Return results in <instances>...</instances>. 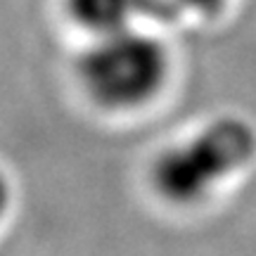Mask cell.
<instances>
[{"instance_id": "3957f363", "label": "cell", "mask_w": 256, "mask_h": 256, "mask_svg": "<svg viewBox=\"0 0 256 256\" xmlns=\"http://www.w3.org/2000/svg\"><path fill=\"white\" fill-rule=\"evenodd\" d=\"M64 5L74 24L92 36L133 26L136 17L142 14L140 0H64Z\"/></svg>"}, {"instance_id": "6da1fadb", "label": "cell", "mask_w": 256, "mask_h": 256, "mask_svg": "<svg viewBox=\"0 0 256 256\" xmlns=\"http://www.w3.org/2000/svg\"><path fill=\"white\" fill-rule=\"evenodd\" d=\"M254 156V126L240 116H220L156 156L152 188L174 206H194L252 164Z\"/></svg>"}, {"instance_id": "277c9868", "label": "cell", "mask_w": 256, "mask_h": 256, "mask_svg": "<svg viewBox=\"0 0 256 256\" xmlns=\"http://www.w3.org/2000/svg\"><path fill=\"white\" fill-rule=\"evenodd\" d=\"M142 14L156 19H180L185 14L194 17H214L228 5V0H140Z\"/></svg>"}, {"instance_id": "5b68a950", "label": "cell", "mask_w": 256, "mask_h": 256, "mask_svg": "<svg viewBox=\"0 0 256 256\" xmlns=\"http://www.w3.org/2000/svg\"><path fill=\"white\" fill-rule=\"evenodd\" d=\"M10 202H12V190H10V183H8V178H5V174L0 171V220L8 214Z\"/></svg>"}, {"instance_id": "7a4b0ae2", "label": "cell", "mask_w": 256, "mask_h": 256, "mask_svg": "<svg viewBox=\"0 0 256 256\" xmlns=\"http://www.w3.org/2000/svg\"><path fill=\"white\" fill-rule=\"evenodd\" d=\"M78 81L98 107L130 112L145 107L168 78V52L156 36L126 26L95 36L78 57Z\"/></svg>"}]
</instances>
